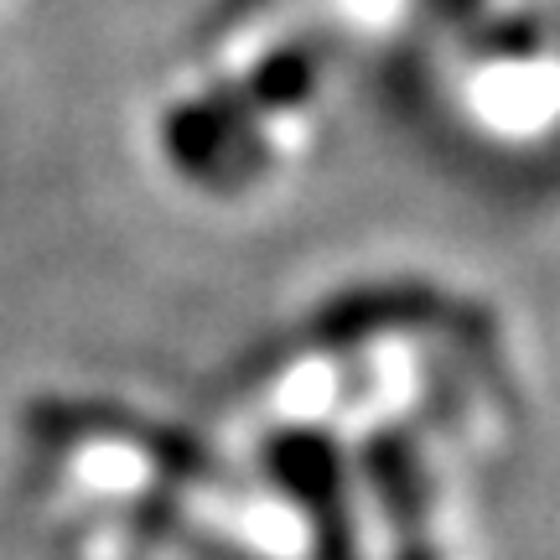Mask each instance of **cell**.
<instances>
[{"label": "cell", "mask_w": 560, "mask_h": 560, "mask_svg": "<svg viewBox=\"0 0 560 560\" xmlns=\"http://www.w3.org/2000/svg\"><path fill=\"white\" fill-rule=\"evenodd\" d=\"M83 550L89 556H79V560H177V550H161V545L120 535V529H89Z\"/></svg>", "instance_id": "cell-1"}]
</instances>
